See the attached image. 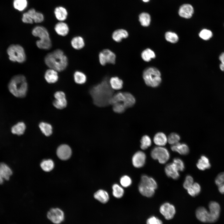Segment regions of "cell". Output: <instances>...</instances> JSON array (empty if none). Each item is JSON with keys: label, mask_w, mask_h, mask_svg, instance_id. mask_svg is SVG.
Wrapping results in <instances>:
<instances>
[{"label": "cell", "mask_w": 224, "mask_h": 224, "mask_svg": "<svg viewBox=\"0 0 224 224\" xmlns=\"http://www.w3.org/2000/svg\"><path fill=\"white\" fill-rule=\"evenodd\" d=\"M54 13L56 18L59 21H63L65 20L68 16L67 9L62 6L56 7L54 9Z\"/></svg>", "instance_id": "cell-23"}, {"label": "cell", "mask_w": 224, "mask_h": 224, "mask_svg": "<svg viewBox=\"0 0 224 224\" xmlns=\"http://www.w3.org/2000/svg\"><path fill=\"white\" fill-rule=\"evenodd\" d=\"M140 147L142 150H146L152 144V141L150 137L147 135L143 136L141 140Z\"/></svg>", "instance_id": "cell-43"}, {"label": "cell", "mask_w": 224, "mask_h": 224, "mask_svg": "<svg viewBox=\"0 0 224 224\" xmlns=\"http://www.w3.org/2000/svg\"><path fill=\"white\" fill-rule=\"evenodd\" d=\"M141 56L142 59L146 62L150 61L152 58L155 57L154 52L150 49L147 48L143 50L141 53Z\"/></svg>", "instance_id": "cell-37"}, {"label": "cell", "mask_w": 224, "mask_h": 224, "mask_svg": "<svg viewBox=\"0 0 224 224\" xmlns=\"http://www.w3.org/2000/svg\"><path fill=\"white\" fill-rule=\"evenodd\" d=\"M71 44L75 49L80 50L84 47L85 42L83 38L80 36L73 37L71 40Z\"/></svg>", "instance_id": "cell-25"}, {"label": "cell", "mask_w": 224, "mask_h": 224, "mask_svg": "<svg viewBox=\"0 0 224 224\" xmlns=\"http://www.w3.org/2000/svg\"><path fill=\"white\" fill-rule=\"evenodd\" d=\"M54 30L58 35L65 36L69 33V29L68 24L63 21H59L55 26Z\"/></svg>", "instance_id": "cell-20"}, {"label": "cell", "mask_w": 224, "mask_h": 224, "mask_svg": "<svg viewBox=\"0 0 224 224\" xmlns=\"http://www.w3.org/2000/svg\"><path fill=\"white\" fill-rule=\"evenodd\" d=\"M157 187V183L154 179L144 175L141 177L138 189L143 196L150 197L154 194Z\"/></svg>", "instance_id": "cell-5"}, {"label": "cell", "mask_w": 224, "mask_h": 224, "mask_svg": "<svg viewBox=\"0 0 224 224\" xmlns=\"http://www.w3.org/2000/svg\"><path fill=\"white\" fill-rule=\"evenodd\" d=\"M139 21L142 26L145 27L147 26L150 24V16L147 13H142L139 16Z\"/></svg>", "instance_id": "cell-38"}, {"label": "cell", "mask_w": 224, "mask_h": 224, "mask_svg": "<svg viewBox=\"0 0 224 224\" xmlns=\"http://www.w3.org/2000/svg\"><path fill=\"white\" fill-rule=\"evenodd\" d=\"M8 88L14 96L19 98L25 97L28 90V84L25 77L21 74L14 76L9 81Z\"/></svg>", "instance_id": "cell-3"}, {"label": "cell", "mask_w": 224, "mask_h": 224, "mask_svg": "<svg viewBox=\"0 0 224 224\" xmlns=\"http://www.w3.org/2000/svg\"><path fill=\"white\" fill-rule=\"evenodd\" d=\"M57 154L58 157L61 160H67L69 159L71 155V149L68 145L63 144L58 147Z\"/></svg>", "instance_id": "cell-14"}, {"label": "cell", "mask_w": 224, "mask_h": 224, "mask_svg": "<svg viewBox=\"0 0 224 224\" xmlns=\"http://www.w3.org/2000/svg\"><path fill=\"white\" fill-rule=\"evenodd\" d=\"M219 59L221 62L219 65L220 68L222 71L224 72V52L219 55Z\"/></svg>", "instance_id": "cell-53"}, {"label": "cell", "mask_w": 224, "mask_h": 224, "mask_svg": "<svg viewBox=\"0 0 224 224\" xmlns=\"http://www.w3.org/2000/svg\"><path fill=\"white\" fill-rule=\"evenodd\" d=\"M160 211L165 219L168 220L172 219L175 213V207L168 203H165L161 206Z\"/></svg>", "instance_id": "cell-11"}, {"label": "cell", "mask_w": 224, "mask_h": 224, "mask_svg": "<svg viewBox=\"0 0 224 224\" xmlns=\"http://www.w3.org/2000/svg\"><path fill=\"white\" fill-rule=\"evenodd\" d=\"M10 60L20 63L24 62L26 58V54L23 47L19 44H12L7 50Z\"/></svg>", "instance_id": "cell-7"}, {"label": "cell", "mask_w": 224, "mask_h": 224, "mask_svg": "<svg viewBox=\"0 0 224 224\" xmlns=\"http://www.w3.org/2000/svg\"><path fill=\"white\" fill-rule=\"evenodd\" d=\"M215 183L217 185L219 192L224 194V172L219 173L216 177Z\"/></svg>", "instance_id": "cell-36"}, {"label": "cell", "mask_w": 224, "mask_h": 224, "mask_svg": "<svg viewBox=\"0 0 224 224\" xmlns=\"http://www.w3.org/2000/svg\"><path fill=\"white\" fill-rule=\"evenodd\" d=\"M197 166L200 170H203L211 167L208 159L205 156H202L197 163Z\"/></svg>", "instance_id": "cell-30"}, {"label": "cell", "mask_w": 224, "mask_h": 224, "mask_svg": "<svg viewBox=\"0 0 224 224\" xmlns=\"http://www.w3.org/2000/svg\"><path fill=\"white\" fill-rule=\"evenodd\" d=\"M27 0H14L13 2L14 8L19 12L24 11L27 8Z\"/></svg>", "instance_id": "cell-34"}, {"label": "cell", "mask_w": 224, "mask_h": 224, "mask_svg": "<svg viewBox=\"0 0 224 224\" xmlns=\"http://www.w3.org/2000/svg\"><path fill=\"white\" fill-rule=\"evenodd\" d=\"M172 163L174 164L179 171H182L184 170V163L180 158H174Z\"/></svg>", "instance_id": "cell-47"}, {"label": "cell", "mask_w": 224, "mask_h": 224, "mask_svg": "<svg viewBox=\"0 0 224 224\" xmlns=\"http://www.w3.org/2000/svg\"><path fill=\"white\" fill-rule=\"evenodd\" d=\"M113 194L115 198H120L122 197L124 191L123 188L117 184H114L112 186Z\"/></svg>", "instance_id": "cell-42"}, {"label": "cell", "mask_w": 224, "mask_h": 224, "mask_svg": "<svg viewBox=\"0 0 224 224\" xmlns=\"http://www.w3.org/2000/svg\"><path fill=\"white\" fill-rule=\"evenodd\" d=\"M188 194L192 197H195L199 194L201 187L197 183H194L191 187L187 189Z\"/></svg>", "instance_id": "cell-41"}, {"label": "cell", "mask_w": 224, "mask_h": 224, "mask_svg": "<svg viewBox=\"0 0 224 224\" xmlns=\"http://www.w3.org/2000/svg\"><path fill=\"white\" fill-rule=\"evenodd\" d=\"M47 217L53 223L58 224L64 219V214L60 209L56 208L51 209L47 213Z\"/></svg>", "instance_id": "cell-10"}, {"label": "cell", "mask_w": 224, "mask_h": 224, "mask_svg": "<svg viewBox=\"0 0 224 224\" xmlns=\"http://www.w3.org/2000/svg\"><path fill=\"white\" fill-rule=\"evenodd\" d=\"M44 61L49 68L58 72L65 70L68 64L67 56L62 50L59 49L48 54L44 58Z\"/></svg>", "instance_id": "cell-2"}, {"label": "cell", "mask_w": 224, "mask_h": 224, "mask_svg": "<svg viewBox=\"0 0 224 224\" xmlns=\"http://www.w3.org/2000/svg\"><path fill=\"white\" fill-rule=\"evenodd\" d=\"M39 128L41 132L45 136H49L51 135L53 132L52 126L48 123L41 122L39 124Z\"/></svg>", "instance_id": "cell-35"}, {"label": "cell", "mask_w": 224, "mask_h": 224, "mask_svg": "<svg viewBox=\"0 0 224 224\" xmlns=\"http://www.w3.org/2000/svg\"><path fill=\"white\" fill-rule=\"evenodd\" d=\"M55 100L53 102V105L57 109H62L67 106V100L65 95L62 91H57L54 94Z\"/></svg>", "instance_id": "cell-12"}, {"label": "cell", "mask_w": 224, "mask_h": 224, "mask_svg": "<svg viewBox=\"0 0 224 224\" xmlns=\"http://www.w3.org/2000/svg\"><path fill=\"white\" fill-rule=\"evenodd\" d=\"M12 174V169L7 164L3 162L0 163V176L4 180H9Z\"/></svg>", "instance_id": "cell-17"}, {"label": "cell", "mask_w": 224, "mask_h": 224, "mask_svg": "<svg viewBox=\"0 0 224 224\" xmlns=\"http://www.w3.org/2000/svg\"><path fill=\"white\" fill-rule=\"evenodd\" d=\"M146 159V155L145 153L141 151H138L133 156V164L136 168L142 167L145 164Z\"/></svg>", "instance_id": "cell-15"}, {"label": "cell", "mask_w": 224, "mask_h": 224, "mask_svg": "<svg viewBox=\"0 0 224 224\" xmlns=\"http://www.w3.org/2000/svg\"><path fill=\"white\" fill-rule=\"evenodd\" d=\"M113 92L107 78L92 87L90 91L94 104L100 107L109 104V101L113 95Z\"/></svg>", "instance_id": "cell-1"}, {"label": "cell", "mask_w": 224, "mask_h": 224, "mask_svg": "<svg viewBox=\"0 0 224 224\" xmlns=\"http://www.w3.org/2000/svg\"><path fill=\"white\" fill-rule=\"evenodd\" d=\"M98 57L99 62L102 66H105L106 63L114 64L116 62V54L108 49L101 51L99 53Z\"/></svg>", "instance_id": "cell-9"}, {"label": "cell", "mask_w": 224, "mask_h": 224, "mask_svg": "<svg viewBox=\"0 0 224 224\" xmlns=\"http://www.w3.org/2000/svg\"><path fill=\"white\" fill-rule=\"evenodd\" d=\"M109 82L111 87L113 90H120L123 87V81L118 77H111Z\"/></svg>", "instance_id": "cell-31"}, {"label": "cell", "mask_w": 224, "mask_h": 224, "mask_svg": "<svg viewBox=\"0 0 224 224\" xmlns=\"http://www.w3.org/2000/svg\"><path fill=\"white\" fill-rule=\"evenodd\" d=\"M35 23H40L44 20V16L42 13L36 11L34 8H31L27 12Z\"/></svg>", "instance_id": "cell-27"}, {"label": "cell", "mask_w": 224, "mask_h": 224, "mask_svg": "<svg viewBox=\"0 0 224 224\" xmlns=\"http://www.w3.org/2000/svg\"><path fill=\"white\" fill-rule=\"evenodd\" d=\"M165 171L166 174L169 177L175 180L177 179L179 177V171L173 163L167 164L165 167Z\"/></svg>", "instance_id": "cell-21"}, {"label": "cell", "mask_w": 224, "mask_h": 224, "mask_svg": "<svg viewBox=\"0 0 224 224\" xmlns=\"http://www.w3.org/2000/svg\"><path fill=\"white\" fill-rule=\"evenodd\" d=\"M165 37L166 40L173 43L177 42L179 40L177 35L171 32H166L165 34Z\"/></svg>", "instance_id": "cell-45"}, {"label": "cell", "mask_w": 224, "mask_h": 224, "mask_svg": "<svg viewBox=\"0 0 224 224\" xmlns=\"http://www.w3.org/2000/svg\"><path fill=\"white\" fill-rule=\"evenodd\" d=\"M161 73L156 68H149L144 70L143 78L146 84L153 87L158 86L161 83Z\"/></svg>", "instance_id": "cell-6"}, {"label": "cell", "mask_w": 224, "mask_h": 224, "mask_svg": "<svg viewBox=\"0 0 224 224\" xmlns=\"http://www.w3.org/2000/svg\"><path fill=\"white\" fill-rule=\"evenodd\" d=\"M180 139V137L179 134L172 133L168 136L167 141L169 144L173 145L179 142Z\"/></svg>", "instance_id": "cell-46"}, {"label": "cell", "mask_w": 224, "mask_h": 224, "mask_svg": "<svg viewBox=\"0 0 224 224\" xmlns=\"http://www.w3.org/2000/svg\"><path fill=\"white\" fill-rule=\"evenodd\" d=\"M210 215L211 223L216 222L218 219L220 212V206L218 203L215 201L210 202L208 205Z\"/></svg>", "instance_id": "cell-13"}, {"label": "cell", "mask_w": 224, "mask_h": 224, "mask_svg": "<svg viewBox=\"0 0 224 224\" xmlns=\"http://www.w3.org/2000/svg\"><path fill=\"white\" fill-rule=\"evenodd\" d=\"M199 36L204 40H208L210 39L213 36L212 31L210 30L204 29L202 30L199 32Z\"/></svg>", "instance_id": "cell-44"}, {"label": "cell", "mask_w": 224, "mask_h": 224, "mask_svg": "<svg viewBox=\"0 0 224 224\" xmlns=\"http://www.w3.org/2000/svg\"><path fill=\"white\" fill-rule=\"evenodd\" d=\"M94 197L96 199L103 203H106L109 199L107 192L102 189H100L96 191L94 194Z\"/></svg>", "instance_id": "cell-28"}, {"label": "cell", "mask_w": 224, "mask_h": 224, "mask_svg": "<svg viewBox=\"0 0 224 224\" xmlns=\"http://www.w3.org/2000/svg\"><path fill=\"white\" fill-rule=\"evenodd\" d=\"M128 36V31L123 29H116L112 34L113 40L116 42H120L123 39L127 38Z\"/></svg>", "instance_id": "cell-22"}, {"label": "cell", "mask_w": 224, "mask_h": 224, "mask_svg": "<svg viewBox=\"0 0 224 224\" xmlns=\"http://www.w3.org/2000/svg\"><path fill=\"white\" fill-rule=\"evenodd\" d=\"M151 155L153 159L158 160L160 163L162 164L166 163L169 160L170 157L168 150L165 147H161L154 148L151 152Z\"/></svg>", "instance_id": "cell-8"}, {"label": "cell", "mask_w": 224, "mask_h": 224, "mask_svg": "<svg viewBox=\"0 0 224 224\" xmlns=\"http://www.w3.org/2000/svg\"><path fill=\"white\" fill-rule=\"evenodd\" d=\"M31 33L34 36L39 38L36 42V45L39 48L48 50L51 48L52 44L49 34L45 27L40 26H35L32 29Z\"/></svg>", "instance_id": "cell-4"}, {"label": "cell", "mask_w": 224, "mask_h": 224, "mask_svg": "<svg viewBox=\"0 0 224 224\" xmlns=\"http://www.w3.org/2000/svg\"><path fill=\"white\" fill-rule=\"evenodd\" d=\"M26 129V125L23 122H19L13 125L11 128L12 133L18 136L24 134Z\"/></svg>", "instance_id": "cell-26"}, {"label": "cell", "mask_w": 224, "mask_h": 224, "mask_svg": "<svg viewBox=\"0 0 224 224\" xmlns=\"http://www.w3.org/2000/svg\"><path fill=\"white\" fill-rule=\"evenodd\" d=\"M195 214L197 218L201 222L211 223L209 212L205 208L202 207L198 208L196 210Z\"/></svg>", "instance_id": "cell-16"}, {"label": "cell", "mask_w": 224, "mask_h": 224, "mask_svg": "<svg viewBox=\"0 0 224 224\" xmlns=\"http://www.w3.org/2000/svg\"><path fill=\"white\" fill-rule=\"evenodd\" d=\"M4 180L0 176V184H3Z\"/></svg>", "instance_id": "cell-54"}, {"label": "cell", "mask_w": 224, "mask_h": 224, "mask_svg": "<svg viewBox=\"0 0 224 224\" xmlns=\"http://www.w3.org/2000/svg\"><path fill=\"white\" fill-rule=\"evenodd\" d=\"M142 0L144 2H147L150 1V0Z\"/></svg>", "instance_id": "cell-55"}, {"label": "cell", "mask_w": 224, "mask_h": 224, "mask_svg": "<svg viewBox=\"0 0 224 224\" xmlns=\"http://www.w3.org/2000/svg\"><path fill=\"white\" fill-rule=\"evenodd\" d=\"M171 150L177 152L182 155H186L189 152V149L186 144L178 142L173 145L171 147Z\"/></svg>", "instance_id": "cell-24"}, {"label": "cell", "mask_w": 224, "mask_h": 224, "mask_svg": "<svg viewBox=\"0 0 224 224\" xmlns=\"http://www.w3.org/2000/svg\"><path fill=\"white\" fill-rule=\"evenodd\" d=\"M58 72L49 68L45 72L44 78L46 81L50 84L54 83L57 82L58 79Z\"/></svg>", "instance_id": "cell-19"}, {"label": "cell", "mask_w": 224, "mask_h": 224, "mask_svg": "<svg viewBox=\"0 0 224 224\" xmlns=\"http://www.w3.org/2000/svg\"><path fill=\"white\" fill-rule=\"evenodd\" d=\"M124 99V93L118 92L113 95L109 101V104L114 105L118 103H122Z\"/></svg>", "instance_id": "cell-39"}, {"label": "cell", "mask_w": 224, "mask_h": 224, "mask_svg": "<svg viewBox=\"0 0 224 224\" xmlns=\"http://www.w3.org/2000/svg\"><path fill=\"white\" fill-rule=\"evenodd\" d=\"M40 166L44 171L49 172L53 170L54 167V163L51 159L43 160L40 164Z\"/></svg>", "instance_id": "cell-40"}, {"label": "cell", "mask_w": 224, "mask_h": 224, "mask_svg": "<svg viewBox=\"0 0 224 224\" xmlns=\"http://www.w3.org/2000/svg\"><path fill=\"white\" fill-rule=\"evenodd\" d=\"M21 20L23 22L26 24H32L34 22L33 19L27 12L23 13Z\"/></svg>", "instance_id": "cell-51"}, {"label": "cell", "mask_w": 224, "mask_h": 224, "mask_svg": "<svg viewBox=\"0 0 224 224\" xmlns=\"http://www.w3.org/2000/svg\"><path fill=\"white\" fill-rule=\"evenodd\" d=\"M194 12V8L191 5L184 4L180 7L179 14L180 16L189 19L192 17Z\"/></svg>", "instance_id": "cell-18"}, {"label": "cell", "mask_w": 224, "mask_h": 224, "mask_svg": "<svg viewBox=\"0 0 224 224\" xmlns=\"http://www.w3.org/2000/svg\"><path fill=\"white\" fill-rule=\"evenodd\" d=\"M194 183V180L192 177L189 175L186 176L183 184L184 188L186 189L192 186Z\"/></svg>", "instance_id": "cell-50"}, {"label": "cell", "mask_w": 224, "mask_h": 224, "mask_svg": "<svg viewBox=\"0 0 224 224\" xmlns=\"http://www.w3.org/2000/svg\"><path fill=\"white\" fill-rule=\"evenodd\" d=\"M73 78L75 82L79 84H84L87 80L86 74L83 72L79 71H77L74 72Z\"/></svg>", "instance_id": "cell-33"}, {"label": "cell", "mask_w": 224, "mask_h": 224, "mask_svg": "<svg viewBox=\"0 0 224 224\" xmlns=\"http://www.w3.org/2000/svg\"><path fill=\"white\" fill-rule=\"evenodd\" d=\"M120 183L123 187H127L129 186L132 183L131 178L127 175H124L120 179Z\"/></svg>", "instance_id": "cell-49"}, {"label": "cell", "mask_w": 224, "mask_h": 224, "mask_svg": "<svg viewBox=\"0 0 224 224\" xmlns=\"http://www.w3.org/2000/svg\"><path fill=\"white\" fill-rule=\"evenodd\" d=\"M113 109L114 111L117 113H121L124 112L126 108L122 103H118L114 104Z\"/></svg>", "instance_id": "cell-48"}, {"label": "cell", "mask_w": 224, "mask_h": 224, "mask_svg": "<svg viewBox=\"0 0 224 224\" xmlns=\"http://www.w3.org/2000/svg\"><path fill=\"white\" fill-rule=\"evenodd\" d=\"M124 99L123 104L126 108L133 106L135 103V99L134 96L131 93L128 92H123Z\"/></svg>", "instance_id": "cell-32"}, {"label": "cell", "mask_w": 224, "mask_h": 224, "mask_svg": "<svg viewBox=\"0 0 224 224\" xmlns=\"http://www.w3.org/2000/svg\"><path fill=\"white\" fill-rule=\"evenodd\" d=\"M147 224H163L162 221L155 216H152L147 219Z\"/></svg>", "instance_id": "cell-52"}, {"label": "cell", "mask_w": 224, "mask_h": 224, "mask_svg": "<svg viewBox=\"0 0 224 224\" xmlns=\"http://www.w3.org/2000/svg\"><path fill=\"white\" fill-rule=\"evenodd\" d=\"M153 141L154 143L158 146H164L166 144L167 138L164 133L158 132L154 136Z\"/></svg>", "instance_id": "cell-29"}]
</instances>
